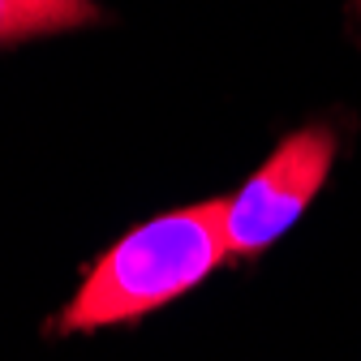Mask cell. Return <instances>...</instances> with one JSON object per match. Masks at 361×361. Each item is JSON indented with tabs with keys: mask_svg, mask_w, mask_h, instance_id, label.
Here are the masks:
<instances>
[{
	"mask_svg": "<svg viewBox=\"0 0 361 361\" xmlns=\"http://www.w3.org/2000/svg\"><path fill=\"white\" fill-rule=\"evenodd\" d=\"M357 5H361V0H357Z\"/></svg>",
	"mask_w": 361,
	"mask_h": 361,
	"instance_id": "obj_4",
	"label": "cell"
},
{
	"mask_svg": "<svg viewBox=\"0 0 361 361\" xmlns=\"http://www.w3.org/2000/svg\"><path fill=\"white\" fill-rule=\"evenodd\" d=\"M228 258L224 202L176 207L138 224L90 262L82 288L52 323L56 336L138 323L142 314L185 297Z\"/></svg>",
	"mask_w": 361,
	"mask_h": 361,
	"instance_id": "obj_1",
	"label": "cell"
},
{
	"mask_svg": "<svg viewBox=\"0 0 361 361\" xmlns=\"http://www.w3.org/2000/svg\"><path fill=\"white\" fill-rule=\"evenodd\" d=\"M90 18H95L90 0H0V43L43 30H69Z\"/></svg>",
	"mask_w": 361,
	"mask_h": 361,
	"instance_id": "obj_3",
	"label": "cell"
},
{
	"mask_svg": "<svg viewBox=\"0 0 361 361\" xmlns=\"http://www.w3.org/2000/svg\"><path fill=\"white\" fill-rule=\"evenodd\" d=\"M331 159H336L331 129L310 125V129L288 133L271 151V159L224 202V241H228V254L254 258L267 245H276L301 219L310 198L323 190Z\"/></svg>",
	"mask_w": 361,
	"mask_h": 361,
	"instance_id": "obj_2",
	"label": "cell"
}]
</instances>
